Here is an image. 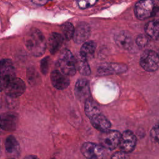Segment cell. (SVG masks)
Segmentation results:
<instances>
[{
  "label": "cell",
  "instance_id": "6da1fadb",
  "mask_svg": "<svg viewBox=\"0 0 159 159\" xmlns=\"http://www.w3.org/2000/svg\"><path fill=\"white\" fill-rule=\"evenodd\" d=\"M25 45L28 51L35 57H40L47 47L45 37L36 28H32L24 37Z\"/></svg>",
  "mask_w": 159,
  "mask_h": 159
},
{
  "label": "cell",
  "instance_id": "7a4b0ae2",
  "mask_svg": "<svg viewBox=\"0 0 159 159\" xmlns=\"http://www.w3.org/2000/svg\"><path fill=\"white\" fill-rule=\"evenodd\" d=\"M159 8V0H140L134 7L136 17L144 20L154 17Z\"/></svg>",
  "mask_w": 159,
  "mask_h": 159
},
{
  "label": "cell",
  "instance_id": "3957f363",
  "mask_svg": "<svg viewBox=\"0 0 159 159\" xmlns=\"http://www.w3.org/2000/svg\"><path fill=\"white\" fill-rule=\"evenodd\" d=\"M60 71L66 76H73L76 71V60L71 52L65 49L60 53L58 59Z\"/></svg>",
  "mask_w": 159,
  "mask_h": 159
},
{
  "label": "cell",
  "instance_id": "277c9868",
  "mask_svg": "<svg viewBox=\"0 0 159 159\" xmlns=\"http://www.w3.org/2000/svg\"><path fill=\"white\" fill-rule=\"evenodd\" d=\"M140 65L147 71L153 72L159 68V55L152 50H145L140 56Z\"/></svg>",
  "mask_w": 159,
  "mask_h": 159
},
{
  "label": "cell",
  "instance_id": "5b68a950",
  "mask_svg": "<svg viewBox=\"0 0 159 159\" xmlns=\"http://www.w3.org/2000/svg\"><path fill=\"white\" fill-rule=\"evenodd\" d=\"M121 135L118 130H115L101 132L99 137L100 145L105 149L114 150L119 145Z\"/></svg>",
  "mask_w": 159,
  "mask_h": 159
},
{
  "label": "cell",
  "instance_id": "8992f818",
  "mask_svg": "<svg viewBox=\"0 0 159 159\" xmlns=\"http://www.w3.org/2000/svg\"><path fill=\"white\" fill-rule=\"evenodd\" d=\"M101 145L93 142H85L81 148L83 156L86 159H105L106 152Z\"/></svg>",
  "mask_w": 159,
  "mask_h": 159
},
{
  "label": "cell",
  "instance_id": "52a82bcc",
  "mask_svg": "<svg viewBox=\"0 0 159 159\" xmlns=\"http://www.w3.org/2000/svg\"><path fill=\"white\" fill-rule=\"evenodd\" d=\"M1 90L2 91L5 86L12 80L16 78V73L14 65L11 60L3 59L0 64Z\"/></svg>",
  "mask_w": 159,
  "mask_h": 159
},
{
  "label": "cell",
  "instance_id": "ba28073f",
  "mask_svg": "<svg viewBox=\"0 0 159 159\" xmlns=\"http://www.w3.org/2000/svg\"><path fill=\"white\" fill-rule=\"evenodd\" d=\"M25 90V84L20 78H16L10 81L4 88L6 95L11 98H17L21 96Z\"/></svg>",
  "mask_w": 159,
  "mask_h": 159
},
{
  "label": "cell",
  "instance_id": "9c48e42d",
  "mask_svg": "<svg viewBox=\"0 0 159 159\" xmlns=\"http://www.w3.org/2000/svg\"><path fill=\"white\" fill-rule=\"evenodd\" d=\"M137 143V138L135 134L130 130H125L121 135V138L119 147L120 151L126 153L132 152Z\"/></svg>",
  "mask_w": 159,
  "mask_h": 159
},
{
  "label": "cell",
  "instance_id": "30bf717a",
  "mask_svg": "<svg viewBox=\"0 0 159 159\" xmlns=\"http://www.w3.org/2000/svg\"><path fill=\"white\" fill-rule=\"evenodd\" d=\"M127 69L125 65L117 63H107L101 64L98 68V73L100 75H109L125 72Z\"/></svg>",
  "mask_w": 159,
  "mask_h": 159
},
{
  "label": "cell",
  "instance_id": "8fae6325",
  "mask_svg": "<svg viewBox=\"0 0 159 159\" xmlns=\"http://www.w3.org/2000/svg\"><path fill=\"white\" fill-rule=\"evenodd\" d=\"M75 94L76 98L81 101H86L90 98V88L89 82L84 78L79 79L75 86Z\"/></svg>",
  "mask_w": 159,
  "mask_h": 159
},
{
  "label": "cell",
  "instance_id": "7c38bea8",
  "mask_svg": "<svg viewBox=\"0 0 159 159\" xmlns=\"http://www.w3.org/2000/svg\"><path fill=\"white\" fill-rule=\"evenodd\" d=\"M18 124V116L14 112H6L1 116V128L6 131H14Z\"/></svg>",
  "mask_w": 159,
  "mask_h": 159
},
{
  "label": "cell",
  "instance_id": "4fadbf2b",
  "mask_svg": "<svg viewBox=\"0 0 159 159\" xmlns=\"http://www.w3.org/2000/svg\"><path fill=\"white\" fill-rule=\"evenodd\" d=\"M91 34L90 26L85 22L79 24L75 29L73 40L76 43H85Z\"/></svg>",
  "mask_w": 159,
  "mask_h": 159
},
{
  "label": "cell",
  "instance_id": "5bb4252c",
  "mask_svg": "<svg viewBox=\"0 0 159 159\" xmlns=\"http://www.w3.org/2000/svg\"><path fill=\"white\" fill-rule=\"evenodd\" d=\"M50 79L53 86L57 89L60 90L66 88L70 83L68 76L57 70L52 71L50 75Z\"/></svg>",
  "mask_w": 159,
  "mask_h": 159
},
{
  "label": "cell",
  "instance_id": "9a60e30c",
  "mask_svg": "<svg viewBox=\"0 0 159 159\" xmlns=\"http://www.w3.org/2000/svg\"><path fill=\"white\" fill-rule=\"evenodd\" d=\"M92 125L101 132H104L110 130L111 122L101 112L89 119Z\"/></svg>",
  "mask_w": 159,
  "mask_h": 159
},
{
  "label": "cell",
  "instance_id": "2e32d148",
  "mask_svg": "<svg viewBox=\"0 0 159 159\" xmlns=\"http://www.w3.org/2000/svg\"><path fill=\"white\" fill-rule=\"evenodd\" d=\"M114 40L119 47L125 50H129L133 45V41L131 35L129 32L125 31H121L116 34Z\"/></svg>",
  "mask_w": 159,
  "mask_h": 159
},
{
  "label": "cell",
  "instance_id": "e0dca14e",
  "mask_svg": "<svg viewBox=\"0 0 159 159\" xmlns=\"http://www.w3.org/2000/svg\"><path fill=\"white\" fill-rule=\"evenodd\" d=\"M63 42V37L61 34L57 32L51 33L48 39V42H47L50 52L52 54L57 53L61 47Z\"/></svg>",
  "mask_w": 159,
  "mask_h": 159
},
{
  "label": "cell",
  "instance_id": "ac0fdd59",
  "mask_svg": "<svg viewBox=\"0 0 159 159\" xmlns=\"http://www.w3.org/2000/svg\"><path fill=\"white\" fill-rule=\"evenodd\" d=\"M146 35L150 39L157 40L159 39V21L155 19L147 22L144 27Z\"/></svg>",
  "mask_w": 159,
  "mask_h": 159
},
{
  "label": "cell",
  "instance_id": "d6986e66",
  "mask_svg": "<svg viewBox=\"0 0 159 159\" xmlns=\"http://www.w3.org/2000/svg\"><path fill=\"white\" fill-rule=\"evenodd\" d=\"M6 151L11 155H16L19 153L20 147L16 139L12 135L7 136L4 141Z\"/></svg>",
  "mask_w": 159,
  "mask_h": 159
},
{
  "label": "cell",
  "instance_id": "ffe728a7",
  "mask_svg": "<svg viewBox=\"0 0 159 159\" xmlns=\"http://www.w3.org/2000/svg\"><path fill=\"white\" fill-rule=\"evenodd\" d=\"M96 47V44L94 41H88L84 43L80 49V56L86 60L92 58L94 56Z\"/></svg>",
  "mask_w": 159,
  "mask_h": 159
},
{
  "label": "cell",
  "instance_id": "44dd1931",
  "mask_svg": "<svg viewBox=\"0 0 159 159\" xmlns=\"http://www.w3.org/2000/svg\"><path fill=\"white\" fill-rule=\"evenodd\" d=\"M84 112L86 116L90 119L101 112L98 104L91 98H89L84 102Z\"/></svg>",
  "mask_w": 159,
  "mask_h": 159
},
{
  "label": "cell",
  "instance_id": "7402d4cb",
  "mask_svg": "<svg viewBox=\"0 0 159 159\" xmlns=\"http://www.w3.org/2000/svg\"><path fill=\"white\" fill-rule=\"evenodd\" d=\"M76 60V69L78 71L84 76H88L91 74V70L87 62L88 60L78 57Z\"/></svg>",
  "mask_w": 159,
  "mask_h": 159
},
{
  "label": "cell",
  "instance_id": "603a6c76",
  "mask_svg": "<svg viewBox=\"0 0 159 159\" xmlns=\"http://www.w3.org/2000/svg\"><path fill=\"white\" fill-rule=\"evenodd\" d=\"M61 31L64 38L69 40L73 37L75 32V27L70 22H65L61 26Z\"/></svg>",
  "mask_w": 159,
  "mask_h": 159
},
{
  "label": "cell",
  "instance_id": "cb8c5ba5",
  "mask_svg": "<svg viewBox=\"0 0 159 159\" xmlns=\"http://www.w3.org/2000/svg\"><path fill=\"white\" fill-rule=\"evenodd\" d=\"M150 135L153 142L159 145V121L152 127Z\"/></svg>",
  "mask_w": 159,
  "mask_h": 159
},
{
  "label": "cell",
  "instance_id": "d4e9b609",
  "mask_svg": "<svg viewBox=\"0 0 159 159\" xmlns=\"http://www.w3.org/2000/svg\"><path fill=\"white\" fill-rule=\"evenodd\" d=\"M135 42L139 47H144L148 45L149 42V37L147 35L140 34L137 37Z\"/></svg>",
  "mask_w": 159,
  "mask_h": 159
},
{
  "label": "cell",
  "instance_id": "484cf974",
  "mask_svg": "<svg viewBox=\"0 0 159 159\" xmlns=\"http://www.w3.org/2000/svg\"><path fill=\"white\" fill-rule=\"evenodd\" d=\"M97 0H78V4L81 9H85L93 6Z\"/></svg>",
  "mask_w": 159,
  "mask_h": 159
},
{
  "label": "cell",
  "instance_id": "4316f807",
  "mask_svg": "<svg viewBox=\"0 0 159 159\" xmlns=\"http://www.w3.org/2000/svg\"><path fill=\"white\" fill-rule=\"evenodd\" d=\"M49 57H47L42 60L40 62V70L43 75H46L48 73L49 66Z\"/></svg>",
  "mask_w": 159,
  "mask_h": 159
},
{
  "label": "cell",
  "instance_id": "83f0119b",
  "mask_svg": "<svg viewBox=\"0 0 159 159\" xmlns=\"http://www.w3.org/2000/svg\"><path fill=\"white\" fill-rule=\"evenodd\" d=\"M111 159H130V158L127 153L122 151H117L111 156Z\"/></svg>",
  "mask_w": 159,
  "mask_h": 159
},
{
  "label": "cell",
  "instance_id": "f1b7e54d",
  "mask_svg": "<svg viewBox=\"0 0 159 159\" xmlns=\"http://www.w3.org/2000/svg\"><path fill=\"white\" fill-rule=\"evenodd\" d=\"M49 0H32L33 3L38 5H43L46 4Z\"/></svg>",
  "mask_w": 159,
  "mask_h": 159
},
{
  "label": "cell",
  "instance_id": "f546056e",
  "mask_svg": "<svg viewBox=\"0 0 159 159\" xmlns=\"http://www.w3.org/2000/svg\"><path fill=\"white\" fill-rule=\"evenodd\" d=\"M24 159H39V158L35 155H27Z\"/></svg>",
  "mask_w": 159,
  "mask_h": 159
},
{
  "label": "cell",
  "instance_id": "4dcf8cb0",
  "mask_svg": "<svg viewBox=\"0 0 159 159\" xmlns=\"http://www.w3.org/2000/svg\"><path fill=\"white\" fill-rule=\"evenodd\" d=\"M154 17H156V18H155L154 19L157 20H158V21H159V8H158V9L157 12H156V14H155V16H154Z\"/></svg>",
  "mask_w": 159,
  "mask_h": 159
},
{
  "label": "cell",
  "instance_id": "1f68e13d",
  "mask_svg": "<svg viewBox=\"0 0 159 159\" xmlns=\"http://www.w3.org/2000/svg\"><path fill=\"white\" fill-rule=\"evenodd\" d=\"M52 159H55V158H52Z\"/></svg>",
  "mask_w": 159,
  "mask_h": 159
},
{
  "label": "cell",
  "instance_id": "d6a6232c",
  "mask_svg": "<svg viewBox=\"0 0 159 159\" xmlns=\"http://www.w3.org/2000/svg\"><path fill=\"white\" fill-rule=\"evenodd\" d=\"M158 55H159V51H158Z\"/></svg>",
  "mask_w": 159,
  "mask_h": 159
},
{
  "label": "cell",
  "instance_id": "836d02e7",
  "mask_svg": "<svg viewBox=\"0 0 159 159\" xmlns=\"http://www.w3.org/2000/svg\"><path fill=\"white\" fill-rule=\"evenodd\" d=\"M11 159H12V158H11Z\"/></svg>",
  "mask_w": 159,
  "mask_h": 159
}]
</instances>
